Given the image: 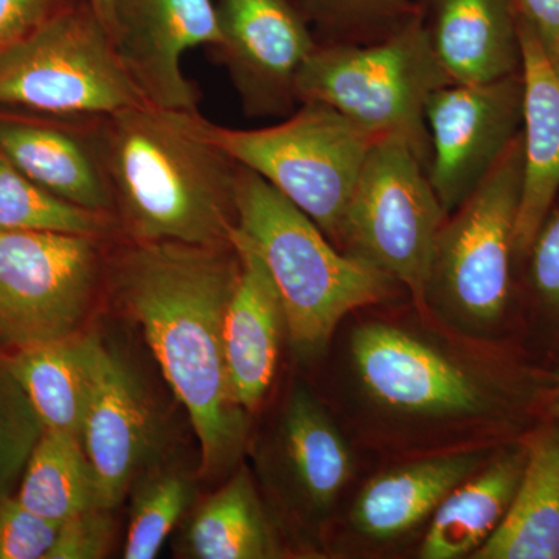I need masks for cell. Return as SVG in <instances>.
<instances>
[{"instance_id":"5","label":"cell","mask_w":559,"mask_h":559,"mask_svg":"<svg viewBox=\"0 0 559 559\" xmlns=\"http://www.w3.org/2000/svg\"><path fill=\"white\" fill-rule=\"evenodd\" d=\"M522 132L441 224L430 260L426 310L471 336L495 334L516 304L514 230L520 212Z\"/></svg>"},{"instance_id":"32","label":"cell","mask_w":559,"mask_h":559,"mask_svg":"<svg viewBox=\"0 0 559 559\" xmlns=\"http://www.w3.org/2000/svg\"><path fill=\"white\" fill-rule=\"evenodd\" d=\"M116 524L112 510L103 507L62 521L47 559H102L112 547Z\"/></svg>"},{"instance_id":"15","label":"cell","mask_w":559,"mask_h":559,"mask_svg":"<svg viewBox=\"0 0 559 559\" xmlns=\"http://www.w3.org/2000/svg\"><path fill=\"white\" fill-rule=\"evenodd\" d=\"M275 466L286 506L304 521L333 509L353 476V452L323 404L297 388L275 433Z\"/></svg>"},{"instance_id":"13","label":"cell","mask_w":559,"mask_h":559,"mask_svg":"<svg viewBox=\"0 0 559 559\" xmlns=\"http://www.w3.org/2000/svg\"><path fill=\"white\" fill-rule=\"evenodd\" d=\"M81 441L97 480L98 507L114 510L153 465L159 421L148 393L120 355L91 336V388Z\"/></svg>"},{"instance_id":"4","label":"cell","mask_w":559,"mask_h":559,"mask_svg":"<svg viewBox=\"0 0 559 559\" xmlns=\"http://www.w3.org/2000/svg\"><path fill=\"white\" fill-rule=\"evenodd\" d=\"M356 377L382 409L423 419L495 418L524 436L554 371L513 366L481 377L409 331L371 322L349 344Z\"/></svg>"},{"instance_id":"8","label":"cell","mask_w":559,"mask_h":559,"mask_svg":"<svg viewBox=\"0 0 559 559\" xmlns=\"http://www.w3.org/2000/svg\"><path fill=\"white\" fill-rule=\"evenodd\" d=\"M227 154L288 198L340 248L349 198L377 135L322 103H300L278 123L237 130L209 121Z\"/></svg>"},{"instance_id":"29","label":"cell","mask_w":559,"mask_h":559,"mask_svg":"<svg viewBox=\"0 0 559 559\" xmlns=\"http://www.w3.org/2000/svg\"><path fill=\"white\" fill-rule=\"evenodd\" d=\"M520 267L524 277L516 297L524 304L525 322L535 344L559 370V198Z\"/></svg>"},{"instance_id":"27","label":"cell","mask_w":559,"mask_h":559,"mask_svg":"<svg viewBox=\"0 0 559 559\" xmlns=\"http://www.w3.org/2000/svg\"><path fill=\"white\" fill-rule=\"evenodd\" d=\"M131 489V518L123 557L156 558L189 510L193 484L182 471L151 465L140 474Z\"/></svg>"},{"instance_id":"31","label":"cell","mask_w":559,"mask_h":559,"mask_svg":"<svg viewBox=\"0 0 559 559\" xmlns=\"http://www.w3.org/2000/svg\"><path fill=\"white\" fill-rule=\"evenodd\" d=\"M61 522L22 506L16 496L0 499V559H47Z\"/></svg>"},{"instance_id":"14","label":"cell","mask_w":559,"mask_h":559,"mask_svg":"<svg viewBox=\"0 0 559 559\" xmlns=\"http://www.w3.org/2000/svg\"><path fill=\"white\" fill-rule=\"evenodd\" d=\"M110 38L146 102L200 109V87L183 75L182 57L218 44L213 0H114Z\"/></svg>"},{"instance_id":"37","label":"cell","mask_w":559,"mask_h":559,"mask_svg":"<svg viewBox=\"0 0 559 559\" xmlns=\"http://www.w3.org/2000/svg\"><path fill=\"white\" fill-rule=\"evenodd\" d=\"M546 55L547 58H549L551 69H554V72L557 73V76L559 79V46L557 47V49H554L550 51V53Z\"/></svg>"},{"instance_id":"9","label":"cell","mask_w":559,"mask_h":559,"mask_svg":"<svg viewBox=\"0 0 559 559\" xmlns=\"http://www.w3.org/2000/svg\"><path fill=\"white\" fill-rule=\"evenodd\" d=\"M447 216L414 150L382 138L349 198L340 249L385 272L426 310L433 245Z\"/></svg>"},{"instance_id":"28","label":"cell","mask_w":559,"mask_h":559,"mask_svg":"<svg viewBox=\"0 0 559 559\" xmlns=\"http://www.w3.org/2000/svg\"><path fill=\"white\" fill-rule=\"evenodd\" d=\"M319 44L362 46L392 38L417 20V0H294Z\"/></svg>"},{"instance_id":"33","label":"cell","mask_w":559,"mask_h":559,"mask_svg":"<svg viewBox=\"0 0 559 559\" xmlns=\"http://www.w3.org/2000/svg\"><path fill=\"white\" fill-rule=\"evenodd\" d=\"M75 0H0V53Z\"/></svg>"},{"instance_id":"12","label":"cell","mask_w":559,"mask_h":559,"mask_svg":"<svg viewBox=\"0 0 559 559\" xmlns=\"http://www.w3.org/2000/svg\"><path fill=\"white\" fill-rule=\"evenodd\" d=\"M521 70L485 83H451L426 103L428 178L447 215L479 186L522 128Z\"/></svg>"},{"instance_id":"36","label":"cell","mask_w":559,"mask_h":559,"mask_svg":"<svg viewBox=\"0 0 559 559\" xmlns=\"http://www.w3.org/2000/svg\"><path fill=\"white\" fill-rule=\"evenodd\" d=\"M91 3L92 9L97 11L98 16L103 21V24L106 25L110 33V27H112V2L114 0H87Z\"/></svg>"},{"instance_id":"19","label":"cell","mask_w":559,"mask_h":559,"mask_svg":"<svg viewBox=\"0 0 559 559\" xmlns=\"http://www.w3.org/2000/svg\"><path fill=\"white\" fill-rule=\"evenodd\" d=\"M452 83H485L521 70L513 0H417Z\"/></svg>"},{"instance_id":"21","label":"cell","mask_w":559,"mask_h":559,"mask_svg":"<svg viewBox=\"0 0 559 559\" xmlns=\"http://www.w3.org/2000/svg\"><path fill=\"white\" fill-rule=\"evenodd\" d=\"M522 441L527 459L520 487L474 559H559V421L539 419Z\"/></svg>"},{"instance_id":"16","label":"cell","mask_w":559,"mask_h":559,"mask_svg":"<svg viewBox=\"0 0 559 559\" xmlns=\"http://www.w3.org/2000/svg\"><path fill=\"white\" fill-rule=\"evenodd\" d=\"M231 245L240 257V274L224 316V355L235 400L250 414L274 382L286 322L270 272L237 227Z\"/></svg>"},{"instance_id":"17","label":"cell","mask_w":559,"mask_h":559,"mask_svg":"<svg viewBox=\"0 0 559 559\" xmlns=\"http://www.w3.org/2000/svg\"><path fill=\"white\" fill-rule=\"evenodd\" d=\"M83 119L0 108V154L44 189L112 215V200ZM114 216V215H112Z\"/></svg>"},{"instance_id":"11","label":"cell","mask_w":559,"mask_h":559,"mask_svg":"<svg viewBox=\"0 0 559 559\" xmlns=\"http://www.w3.org/2000/svg\"><path fill=\"white\" fill-rule=\"evenodd\" d=\"M219 40L207 49L226 69L249 119L288 117L299 106L297 75L318 47L294 0H216Z\"/></svg>"},{"instance_id":"10","label":"cell","mask_w":559,"mask_h":559,"mask_svg":"<svg viewBox=\"0 0 559 559\" xmlns=\"http://www.w3.org/2000/svg\"><path fill=\"white\" fill-rule=\"evenodd\" d=\"M110 240L0 231V355L81 333L106 286Z\"/></svg>"},{"instance_id":"30","label":"cell","mask_w":559,"mask_h":559,"mask_svg":"<svg viewBox=\"0 0 559 559\" xmlns=\"http://www.w3.org/2000/svg\"><path fill=\"white\" fill-rule=\"evenodd\" d=\"M43 432V423L24 390L0 366V499L21 479Z\"/></svg>"},{"instance_id":"25","label":"cell","mask_w":559,"mask_h":559,"mask_svg":"<svg viewBox=\"0 0 559 559\" xmlns=\"http://www.w3.org/2000/svg\"><path fill=\"white\" fill-rule=\"evenodd\" d=\"M16 498L55 522L98 507L97 480L80 437L44 429L22 473Z\"/></svg>"},{"instance_id":"22","label":"cell","mask_w":559,"mask_h":559,"mask_svg":"<svg viewBox=\"0 0 559 559\" xmlns=\"http://www.w3.org/2000/svg\"><path fill=\"white\" fill-rule=\"evenodd\" d=\"M524 441L498 448L480 469L452 489L430 516L423 559H460L484 546L506 518L524 471Z\"/></svg>"},{"instance_id":"35","label":"cell","mask_w":559,"mask_h":559,"mask_svg":"<svg viewBox=\"0 0 559 559\" xmlns=\"http://www.w3.org/2000/svg\"><path fill=\"white\" fill-rule=\"evenodd\" d=\"M544 418L559 421V370L554 371V378L540 401V419Z\"/></svg>"},{"instance_id":"7","label":"cell","mask_w":559,"mask_h":559,"mask_svg":"<svg viewBox=\"0 0 559 559\" xmlns=\"http://www.w3.org/2000/svg\"><path fill=\"white\" fill-rule=\"evenodd\" d=\"M146 103L97 11L75 0L0 53V108L83 119Z\"/></svg>"},{"instance_id":"24","label":"cell","mask_w":559,"mask_h":559,"mask_svg":"<svg viewBox=\"0 0 559 559\" xmlns=\"http://www.w3.org/2000/svg\"><path fill=\"white\" fill-rule=\"evenodd\" d=\"M180 549L194 559H270L282 557L248 468H240L191 514Z\"/></svg>"},{"instance_id":"1","label":"cell","mask_w":559,"mask_h":559,"mask_svg":"<svg viewBox=\"0 0 559 559\" xmlns=\"http://www.w3.org/2000/svg\"><path fill=\"white\" fill-rule=\"evenodd\" d=\"M238 274L234 245L120 237L106 266V289L142 330L189 415L207 477L234 465L248 439L249 414L235 400L224 355V316Z\"/></svg>"},{"instance_id":"18","label":"cell","mask_w":559,"mask_h":559,"mask_svg":"<svg viewBox=\"0 0 559 559\" xmlns=\"http://www.w3.org/2000/svg\"><path fill=\"white\" fill-rule=\"evenodd\" d=\"M518 33L524 84L521 128L524 170L514 230L516 270L559 198V79L535 33L520 17Z\"/></svg>"},{"instance_id":"3","label":"cell","mask_w":559,"mask_h":559,"mask_svg":"<svg viewBox=\"0 0 559 559\" xmlns=\"http://www.w3.org/2000/svg\"><path fill=\"white\" fill-rule=\"evenodd\" d=\"M237 230L270 272L300 359L320 355L349 312L388 300L399 286L369 261L342 252L310 216L242 165Z\"/></svg>"},{"instance_id":"34","label":"cell","mask_w":559,"mask_h":559,"mask_svg":"<svg viewBox=\"0 0 559 559\" xmlns=\"http://www.w3.org/2000/svg\"><path fill=\"white\" fill-rule=\"evenodd\" d=\"M516 16L535 33L546 53L559 46V0H513Z\"/></svg>"},{"instance_id":"26","label":"cell","mask_w":559,"mask_h":559,"mask_svg":"<svg viewBox=\"0 0 559 559\" xmlns=\"http://www.w3.org/2000/svg\"><path fill=\"white\" fill-rule=\"evenodd\" d=\"M0 231L119 237L108 213L73 204L17 170L0 154Z\"/></svg>"},{"instance_id":"23","label":"cell","mask_w":559,"mask_h":559,"mask_svg":"<svg viewBox=\"0 0 559 559\" xmlns=\"http://www.w3.org/2000/svg\"><path fill=\"white\" fill-rule=\"evenodd\" d=\"M0 366L24 390L44 429L81 439L91 388V336L35 345L0 355Z\"/></svg>"},{"instance_id":"2","label":"cell","mask_w":559,"mask_h":559,"mask_svg":"<svg viewBox=\"0 0 559 559\" xmlns=\"http://www.w3.org/2000/svg\"><path fill=\"white\" fill-rule=\"evenodd\" d=\"M200 109L142 103L87 117L119 237L230 246L240 164L209 131Z\"/></svg>"},{"instance_id":"20","label":"cell","mask_w":559,"mask_h":559,"mask_svg":"<svg viewBox=\"0 0 559 559\" xmlns=\"http://www.w3.org/2000/svg\"><path fill=\"white\" fill-rule=\"evenodd\" d=\"M489 457L488 450L454 452L380 474L355 499L349 513L353 527L371 539H392L411 532Z\"/></svg>"},{"instance_id":"6","label":"cell","mask_w":559,"mask_h":559,"mask_svg":"<svg viewBox=\"0 0 559 559\" xmlns=\"http://www.w3.org/2000/svg\"><path fill=\"white\" fill-rule=\"evenodd\" d=\"M451 83L419 14L381 43L318 44L297 75L296 95L299 105L322 103L377 138L403 140L428 170L426 103Z\"/></svg>"}]
</instances>
